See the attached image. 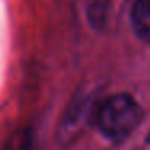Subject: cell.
Instances as JSON below:
<instances>
[{
    "label": "cell",
    "mask_w": 150,
    "mask_h": 150,
    "mask_svg": "<svg viewBox=\"0 0 150 150\" xmlns=\"http://www.w3.org/2000/svg\"><path fill=\"white\" fill-rule=\"evenodd\" d=\"M142 111L132 95L126 92L107 97L97 107L95 121L98 129L111 142H121L139 126Z\"/></svg>",
    "instance_id": "obj_1"
},
{
    "label": "cell",
    "mask_w": 150,
    "mask_h": 150,
    "mask_svg": "<svg viewBox=\"0 0 150 150\" xmlns=\"http://www.w3.org/2000/svg\"><path fill=\"white\" fill-rule=\"evenodd\" d=\"M131 23L136 36L150 42V0H134L131 8Z\"/></svg>",
    "instance_id": "obj_3"
},
{
    "label": "cell",
    "mask_w": 150,
    "mask_h": 150,
    "mask_svg": "<svg viewBox=\"0 0 150 150\" xmlns=\"http://www.w3.org/2000/svg\"><path fill=\"white\" fill-rule=\"evenodd\" d=\"M147 140H149V142H150V134H149V139H147Z\"/></svg>",
    "instance_id": "obj_4"
},
{
    "label": "cell",
    "mask_w": 150,
    "mask_h": 150,
    "mask_svg": "<svg viewBox=\"0 0 150 150\" xmlns=\"http://www.w3.org/2000/svg\"><path fill=\"white\" fill-rule=\"evenodd\" d=\"M97 107H94V103H92V100L89 97L78 98L73 103V107L66 111V116L62 124V134L69 137V136H74L76 132H79L81 127L86 126L89 115L97 113Z\"/></svg>",
    "instance_id": "obj_2"
}]
</instances>
